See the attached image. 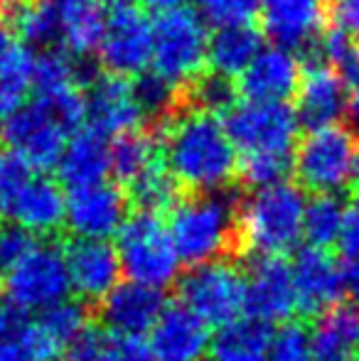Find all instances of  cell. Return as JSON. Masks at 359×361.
Masks as SVG:
<instances>
[{"mask_svg":"<svg viewBox=\"0 0 359 361\" xmlns=\"http://www.w3.org/2000/svg\"><path fill=\"white\" fill-rule=\"evenodd\" d=\"M160 140L165 165L190 192H224L239 177L236 145L221 116L185 109L165 126Z\"/></svg>","mask_w":359,"mask_h":361,"instance_id":"6da1fadb","label":"cell"},{"mask_svg":"<svg viewBox=\"0 0 359 361\" xmlns=\"http://www.w3.org/2000/svg\"><path fill=\"white\" fill-rule=\"evenodd\" d=\"M239 202L226 192H190L170 212L168 231L187 266L224 258L239 243Z\"/></svg>","mask_w":359,"mask_h":361,"instance_id":"7a4b0ae2","label":"cell"},{"mask_svg":"<svg viewBox=\"0 0 359 361\" xmlns=\"http://www.w3.org/2000/svg\"><path fill=\"white\" fill-rule=\"evenodd\" d=\"M305 192L291 182L254 190L236 209L239 243L254 256H286L305 238Z\"/></svg>","mask_w":359,"mask_h":361,"instance_id":"3957f363","label":"cell"},{"mask_svg":"<svg viewBox=\"0 0 359 361\" xmlns=\"http://www.w3.org/2000/svg\"><path fill=\"white\" fill-rule=\"evenodd\" d=\"M209 35L200 13L192 8H173L153 23V72L175 86H187L207 74Z\"/></svg>","mask_w":359,"mask_h":361,"instance_id":"277c9868","label":"cell"},{"mask_svg":"<svg viewBox=\"0 0 359 361\" xmlns=\"http://www.w3.org/2000/svg\"><path fill=\"white\" fill-rule=\"evenodd\" d=\"M116 251L123 276L150 288L163 290L170 286L182 266L173 236L158 214L135 212L126 219L121 231L116 233Z\"/></svg>","mask_w":359,"mask_h":361,"instance_id":"5b68a950","label":"cell"},{"mask_svg":"<svg viewBox=\"0 0 359 361\" xmlns=\"http://www.w3.org/2000/svg\"><path fill=\"white\" fill-rule=\"evenodd\" d=\"M69 293H72V278H69L67 251L57 243H35L28 256L5 271L8 302L28 314H39L64 302L69 300Z\"/></svg>","mask_w":359,"mask_h":361,"instance_id":"8992f818","label":"cell"},{"mask_svg":"<svg viewBox=\"0 0 359 361\" xmlns=\"http://www.w3.org/2000/svg\"><path fill=\"white\" fill-rule=\"evenodd\" d=\"M180 302L209 327L236 322L246 312V273L224 258L192 266L180 281Z\"/></svg>","mask_w":359,"mask_h":361,"instance_id":"52a82bcc","label":"cell"},{"mask_svg":"<svg viewBox=\"0 0 359 361\" xmlns=\"http://www.w3.org/2000/svg\"><path fill=\"white\" fill-rule=\"evenodd\" d=\"M231 143L241 155L296 152L300 121L288 101H236L224 114Z\"/></svg>","mask_w":359,"mask_h":361,"instance_id":"ba28073f","label":"cell"},{"mask_svg":"<svg viewBox=\"0 0 359 361\" xmlns=\"http://www.w3.org/2000/svg\"><path fill=\"white\" fill-rule=\"evenodd\" d=\"M355 138L347 128L310 130L296 147V172L303 190L315 195H337L350 185L352 162H355Z\"/></svg>","mask_w":359,"mask_h":361,"instance_id":"9c48e42d","label":"cell"},{"mask_svg":"<svg viewBox=\"0 0 359 361\" xmlns=\"http://www.w3.org/2000/svg\"><path fill=\"white\" fill-rule=\"evenodd\" d=\"M0 135L8 143V150L23 155L35 170H49L57 165L69 143V128L42 99H35L8 116Z\"/></svg>","mask_w":359,"mask_h":361,"instance_id":"30bf717a","label":"cell"},{"mask_svg":"<svg viewBox=\"0 0 359 361\" xmlns=\"http://www.w3.org/2000/svg\"><path fill=\"white\" fill-rule=\"evenodd\" d=\"M99 59L109 74H143L153 64V23L138 5H118L111 10L106 32L99 47Z\"/></svg>","mask_w":359,"mask_h":361,"instance_id":"8fae6325","label":"cell"},{"mask_svg":"<svg viewBox=\"0 0 359 361\" xmlns=\"http://www.w3.org/2000/svg\"><path fill=\"white\" fill-rule=\"evenodd\" d=\"M128 195L111 182L69 190L64 226L74 238L109 241L128 219Z\"/></svg>","mask_w":359,"mask_h":361,"instance_id":"7c38bea8","label":"cell"},{"mask_svg":"<svg viewBox=\"0 0 359 361\" xmlns=\"http://www.w3.org/2000/svg\"><path fill=\"white\" fill-rule=\"evenodd\" d=\"M298 310L293 266L283 256H256L246 273V312L261 322H283Z\"/></svg>","mask_w":359,"mask_h":361,"instance_id":"4fadbf2b","label":"cell"},{"mask_svg":"<svg viewBox=\"0 0 359 361\" xmlns=\"http://www.w3.org/2000/svg\"><path fill=\"white\" fill-rule=\"evenodd\" d=\"M330 18L327 0H261L264 32L276 47L303 52L322 37L325 20Z\"/></svg>","mask_w":359,"mask_h":361,"instance_id":"5bb4252c","label":"cell"},{"mask_svg":"<svg viewBox=\"0 0 359 361\" xmlns=\"http://www.w3.org/2000/svg\"><path fill=\"white\" fill-rule=\"evenodd\" d=\"M291 266L300 312L322 314L335 305H340L342 295L347 293L345 273H342V261L330 256L327 248H303V251H298Z\"/></svg>","mask_w":359,"mask_h":361,"instance_id":"9a60e30c","label":"cell"},{"mask_svg":"<svg viewBox=\"0 0 359 361\" xmlns=\"http://www.w3.org/2000/svg\"><path fill=\"white\" fill-rule=\"evenodd\" d=\"M209 324L185 305L165 307L148 332V344L158 361H209Z\"/></svg>","mask_w":359,"mask_h":361,"instance_id":"2e32d148","label":"cell"},{"mask_svg":"<svg viewBox=\"0 0 359 361\" xmlns=\"http://www.w3.org/2000/svg\"><path fill=\"white\" fill-rule=\"evenodd\" d=\"M89 126L106 135L143 128L145 118L133 91V79L118 74H99L87 89Z\"/></svg>","mask_w":359,"mask_h":361,"instance_id":"e0dca14e","label":"cell"},{"mask_svg":"<svg viewBox=\"0 0 359 361\" xmlns=\"http://www.w3.org/2000/svg\"><path fill=\"white\" fill-rule=\"evenodd\" d=\"M67 266L72 290L84 300H104L123 276L116 246L96 238H74L67 248Z\"/></svg>","mask_w":359,"mask_h":361,"instance_id":"ac0fdd59","label":"cell"},{"mask_svg":"<svg viewBox=\"0 0 359 361\" xmlns=\"http://www.w3.org/2000/svg\"><path fill=\"white\" fill-rule=\"evenodd\" d=\"M165 310V298L160 288H150L135 281L118 283L104 300H101V317L111 332L143 337L153 329Z\"/></svg>","mask_w":359,"mask_h":361,"instance_id":"d6986e66","label":"cell"},{"mask_svg":"<svg viewBox=\"0 0 359 361\" xmlns=\"http://www.w3.org/2000/svg\"><path fill=\"white\" fill-rule=\"evenodd\" d=\"M300 57L283 47H264L259 57L239 76V94L249 101H288L303 81Z\"/></svg>","mask_w":359,"mask_h":361,"instance_id":"ffe728a7","label":"cell"},{"mask_svg":"<svg viewBox=\"0 0 359 361\" xmlns=\"http://www.w3.org/2000/svg\"><path fill=\"white\" fill-rule=\"evenodd\" d=\"M296 114L300 126L308 130L330 128L347 111V84L335 69L330 67H310L305 69L298 89Z\"/></svg>","mask_w":359,"mask_h":361,"instance_id":"44dd1931","label":"cell"},{"mask_svg":"<svg viewBox=\"0 0 359 361\" xmlns=\"http://www.w3.org/2000/svg\"><path fill=\"white\" fill-rule=\"evenodd\" d=\"M64 216H67V197L59 182L47 175H35L13 202L5 221L18 224L35 236H49L64 226Z\"/></svg>","mask_w":359,"mask_h":361,"instance_id":"7402d4cb","label":"cell"},{"mask_svg":"<svg viewBox=\"0 0 359 361\" xmlns=\"http://www.w3.org/2000/svg\"><path fill=\"white\" fill-rule=\"evenodd\" d=\"M59 180L69 187H89L96 182H104L111 172V143L109 135L96 128H79L72 140L64 147L62 157L57 162Z\"/></svg>","mask_w":359,"mask_h":361,"instance_id":"603a6c76","label":"cell"},{"mask_svg":"<svg viewBox=\"0 0 359 361\" xmlns=\"http://www.w3.org/2000/svg\"><path fill=\"white\" fill-rule=\"evenodd\" d=\"M315 361H355L359 357V307L335 305L317 314L310 329Z\"/></svg>","mask_w":359,"mask_h":361,"instance_id":"cb8c5ba5","label":"cell"},{"mask_svg":"<svg viewBox=\"0 0 359 361\" xmlns=\"http://www.w3.org/2000/svg\"><path fill=\"white\" fill-rule=\"evenodd\" d=\"M35 59L32 49L15 35V30L0 25V118H8L25 106L32 89Z\"/></svg>","mask_w":359,"mask_h":361,"instance_id":"d4e9b609","label":"cell"},{"mask_svg":"<svg viewBox=\"0 0 359 361\" xmlns=\"http://www.w3.org/2000/svg\"><path fill=\"white\" fill-rule=\"evenodd\" d=\"M62 30V44L69 54L84 59L101 47L106 32L104 3L101 0H54Z\"/></svg>","mask_w":359,"mask_h":361,"instance_id":"484cf974","label":"cell"},{"mask_svg":"<svg viewBox=\"0 0 359 361\" xmlns=\"http://www.w3.org/2000/svg\"><path fill=\"white\" fill-rule=\"evenodd\" d=\"M264 32L254 25L219 27L209 37V69L226 79H239L264 47Z\"/></svg>","mask_w":359,"mask_h":361,"instance_id":"4316f807","label":"cell"},{"mask_svg":"<svg viewBox=\"0 0 359 361\" xmlns=\"http://www.w3.org/2000/svg\"><path fill=\"white\" fill-rule=\"evenodd\" d=\"M271 329L256 317H241L217 329L209 361H269Z\"/></svg>","mask_w":359,"mask_h":361,"instance_id":"83f0119b","label":"cell"},{"mask_svg":"<svg viewBox=\"0 0 359 361\" xmlns=\"http://www.w3.org/2000/svg\"><path fill=\"white\" fill-rule=\"evenodd\" d=\"M158 160H163V140L148 126L126 130L111 143V175L123 185H130Z\"/></svg>","mask_w":359,"mask_h":361,"instance_id":"f1b7e54d","label":"cell"},{"mask_svg":"<svg viewBox=\"0 0 359 361\" xmlns=\"http://www.w3.org/2000/svg\"><path fill=\"white\" fill-rule=\"evenodd\" d=\"M35 332L42 342L47 357H57L62 352H72V347L89 332L87 312L82 305L64 300L54 307L44 310L35 319Z\"/></svg>","mask_w":359,"mask_h":361,"instance_id":"f546056e","label":"cell"},{"mask_svg":"<svg viewBox=\"0 0 359 361\" xmlns=\"http://www.w3.org/2000/svg\"><path fill=\"white\" fill-rule=\"evenodd\" d=\"M72 361H158L148 339L118 332H89L69 352Z\"/></svg>","mask_w":359,"mask_h":361,"instance_id":"4dcf8cb0","label":"cell"},{"mask_svg":"<svg viewBox=\"0 0 359 361\" xmlns=\"http://www.w3.org/2000/svg\"><path fill=\"white\" fill-rule=\"evenodd\" d=\"M180 182L178 177L170 172L165 160H158L153 167L138 175L128 185V200L133 207L145 214H163V212H173L175 204L180 202Z\"/></svg>","mask_w":359,"mask_h":361,"instance_id":"1f68e13d","label":"cell"},{"mask_svg":"<svg viewBox=\"0 0 359 361\" xmlns=\"http://www.w3.org/2000/svg\"><path fill=\"white\" fill-rule=\"evenodd\" d=\"M32 89L42 101H52L72 89H84L82 74H79V57H69L59 49L39 52V57L35 59Z\"/></svg>","mask_w":359,"mask_h":361,"instance_id":"d6a6232c","label":"cell"},{"mask_svg":"<svg viewBox=\"0 0 359 361\" xmlns=\"http://www.w3.org/2000/svg\"><path fill=\"white\" fill-rule=\"evenodd\" d=\"M0 361H49L35 322L13 305L0 312Z\"/></svg>","mask_w":359,"mask_h":361,"instance_id":"836d02e7","label":"cell"},{"mask_svg":"<svg viewBox=\"0 0 359 361\" xmlns=\"http://www.w3.org/2000/svg\"><path fill=\"white\" fill-rule=\"evenodd\" d=\"M13 30L30 49L47 52L62 42L59 30V15L54 8V0H35L18 15H13Z\"/></svg>","mask_w":359,"mask_h":361,"instance_id":"e575fe53","label":"cell"},{"mask_svg":"<svg viewBox=\"0 0 359 361\" xmlns=\"http://www.w3.org/2000/svg\"><path fill=\"white\" fill-rule=\"evenodd\" d=\"M345 221L347 207L340 200V195H315L308 202L303 233H305L310 246L327 248L332 243H340Z\"/></svg>","mask_w":359,"mask_h":361,"instance_id":"d590c367","label":"cell"},{"mask_svg":"<svg viewBox=\"0 0 359 361\" xmlns=\"http://www.w3.org/2000/svg\"><path fill=\"white\" fill-rule=\"evenodd\" d=\"M296 165V152H256L239 157V180L251 190L288 182Z\"/></svg>","mask_w":359,"mask_h":361,"instance_id":"8d00e7d4","label":"cell"},{"mask_svg":"<svg viewBox=\"0 0 359 361\" xmlns=\"http://www.w3.org/2000/svg\"><path fill=\"white\" fill-rule=\"evenodd\" d=\"M322 54L325 64L345 79L347 86H359V42L347 32L332 27L322 35Z\"/></svg>","mask_w":359,"mask_h":361,"instance_id":"74e56055","label":"cell"},{"mask_svg":"<svg viewBox=\"0 0 359 361\" xmlns=\"http://www.w3.org/2000/svg\"><path fill=\"white\" fill-rule=\"evenodd\" d=\"M202 20L219 27L231 25H251L261 13V0H195Z\"/></svg>","mask_w":359,"mask_h":361,"instance_id":"f35d334b","label":"cell"},{"mask_svg":"<svg viewBox=\"0 0 359 361\" xmlns=\"http://www.w3.org/2000/svg\"><path fill=\"white\" fill-rule=\"evenodd\" d=\"M32 177L35 167L23 155H18L15 150L0 152V219H5L13 202L18 200L20 192Z\"/></svg>","mask_w":359,"mask_h":361,"instance_id":"ab89813d","label":"cell"},{"mask_svg":"<svg viewBox=\"0 0 359 361\" xmlns=\"http://www.w3.org/2000/svg\"><path fill=\"white\" fill-rule=\"evenodd\" d=\"M269 361H315L310 332L300 324H281L271 334Z\"/></svg>","mask_w":359,"mask_h":361,"instance_id":"60d3db41","label":"cell"},{"mask_svg":"<svg viewBox=\"0 0 359 361\" xmlns=\"http://www.w3.org/2000/svg\"><path fill=\"white\" fill-rule=\"evenodd\" d=\"M35 233L25 231L18 224H5L0 226V268L10 271L15 263L23 256H28V251L35 246Z\"/></svg>","mask_w":359,"mask_h":361,"instance_id":"b9f144b4","label":"cell"},{"mask_svg":"<svg viewBox=\"0 0 359 361\" xmlns=\"http://www.w3.org/2000/svg\"><path fill=\"white\" fill-rule=\"evenodd\" d=\"M340 251L342 261H359V192L352 200V204L347 207V221L340 238Z\"/></svg>","mask_w":359,"mask_h":361,"instance_id":"7bdbcfd3","label":"cell"},{"mask_svg":"<svg viewBox=\"0 0 359 361\" xmlns=\"http://www.w3.org/2000/svg\"><path fill=\"white\" fill-rule=\"evenodd\" d=\"M330 18L337 30L359 42V0H330Z\"/></svg>","mask_w":359,"mask_h":361,"instance_id":"ee69618b","label":"cell"},{"mask_svg":"<svg viewBox=\"0 0 359 361\" xmlns=\"http://www.w3.org/2000/svg\"><path fill=\"white\" fill-rule=\"evenodd\" d=\"M347 130L352 133V138L359 140V86H355L347 99V111H345Z\"/></svg>","mask_w":359,"mask_h":361,"instance_id":"f6af8a7d","label":"cell"},{"mask_svg":"<svg viewBox=\"0 0 359 361\" xmlns=\"http://www.w3.org/2000/svg\"><path fill=\"white\" fill-rule=\"evenodd\" d=\"M342 273H345L347 293L352 295V300L359 307V261H342Z\"/></svg>","mask_w":359,"mask_h":361,"instance_id":"bcb514c9","label":"cell"},{"mask_svg":"<svg viewBox=\"0 0 359 361\" xmlns=\"http://www.w3.org/2000/svg\"><path fill=\"white\" fill-rule=\"evenodd\" d=\"M30 3H35V0H0V13L13 18V15H18L23 8H28Z\"/></svg>","mask_w":359,"mask_h":361,"instance_id":"7dc6e473","label":"cell"},{"mask_svg":"<svg viewBox=\"0 0 359 361\" xmlns=\"http://www.w3.org/2000/svg\"><path fill=\"white\" fill-rule=\"evenodd\" d=\"M148 8L158 10V13H165V10H173V8H180L182 0H143Z\"/></svg>","mask_w":359,"mask_h":361,"instance_id":"c3c4849f","label":"cell"},{"mask_svg":"<svg viewBox=\"0 0 359 361\" xmlns=\"http://www.w3.org/2000/svg\"><path fill=\"white\" fill-rule=\"evenodd\" d=\"M350 185L355 187V190L359 192V147L355 152V162H352V177H350Z\"/></svg>","mask_w":359,"mask_h":361,"instance_id":"681fc988","label":"cell"},{"mask_svg":"<svg viewBox=\"0 0 359 361\" xmlns=\"http://www.w3.org/2000/svg\"><path fill=\"white\" fill-rule=\"evenodd\" d=\"M104 5H111V8H118V5H130L133 0H101Z\"/></svg>","mask_w":359,"mask_h":361,"instance_id":"f907efd6","label":"cell"},{"mask_svg":"<svg viewBox=\"0 0 359 361\" xmlns=\"http://www.w3.org/2000/svg\"><path fill=\"white\" fill-rule=\"evenodd\" d=\"M5 298H8V295H5V281L0 278V312L5 310Z\"/></svg>","mask_w":359,"mask_h":361,"instance_id":"816d5d0a","label":"cell"}]
</instances>
